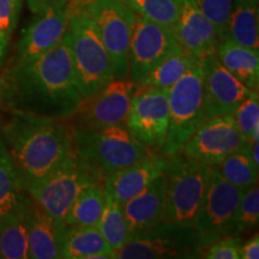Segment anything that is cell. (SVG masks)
<instances>
[{"instance_id": "cell-1", "label": "cell", "mask_w": 259, "mask_h": 259, "mask_svg": "<svg viewBox=\"0 0 259 259\" xmlns=\"http://www.w3.org/2000/svg\"><path fill=\"white\" fill-rule=\"evenodd\" d=\"M0 97L11 111L67 120L83 100L66 34L36 59L9 64L0 74Z\"/></svg>"}, {"instance_id": "cell-2", "label": "cell", "mask_w": 259, "mask_h": 259, "mask_svg": "<svg viewBox=\"0 0 259 259\" xmlns=\"http://www.w3.org/2000/svg\"><path fill=\"white\" fill-rule=\"evenodd\" d=\"M0 137L25 191L73 151L72 127L63 119L11 111Z\"/></svg>"}, {"instance_id": "cell-3", "label": "cell", "mask_w": 259, "mask_h": 259, "mask_svg": "<svg viewBox=\"0 0 259 259\" xmlns=\"http://www.w3.org/2000/svg\"><path fill=\"white\" fill-rule=\"evenodd\" d=\"M66 37L77 88L87 100L115 78L114 64L96 25L83 12H71Z\"/></svg>"}, {"instance_id": "cell-4", "label": "cell", "mask_w": 259, "mask_h": 259, "mask_svg": "<svg viewBox=\"0 0 259 259\" xmlns=\"http://www.w3.org/2000/svg\"><path fill=\"white\" fill-rule=\"evenodd\" d=\"M73 149L103 176L124 169L156 151L139 142L126 125L72 128Z\"/></svg>"}, {"instance_id": "cell-5", "label": "cell", "mask_w": 259, "mask_h": 259, "mask_svg": "<svg viewBox=\"0 0 259 259\" xmlns=\"http://www.w3.org/2000/svg\"><path fill=\"white\" fill-rule=\"evenodd\" d=\"M209 169L208 164L180 151L167 156L163 171L164 220L193 225L208 185Z\"/></svg>"}, {"instance_id": "cell-6", "label": "cell", "mask_w": 259, "mask_h": 259, "mask_svg": "<svg viewBox=\"0 0 259 259\" xmlns=\"http://www.w3.org/2000/svg\"><path fill=\"white\" fill-rule=\"evenodd\" d=\"M105 176L74 151L59 166L29 186L27 193L41 208L54 218L63 220L80 192Z\"/></svg>"}, {"instance_id": "cell-7", "label": "cell", "mask_w": 259, "mask_h": 259, "mask_svg": "<svg viewBox=\"0 0 259 259\" xmlns=\"http://www.w3.org/2000/svg\"><path fill=\"white\" fill-rule=\"evenodd\" d=\"M169 128L160 153L169 156L178 153L191 135L205 120L203 92V65L197 61L168 90Z\"/></svg>"}, {"instance_id": "cell-8", "label": "cell", "mask_w": 259, "mask_h": 259, "mask_svg": "<svg viewBox=\"0 0 259 259\" xmlns=\"http://www.w3.org/2000/svg\"><path fill=\"white\" fill-rule=\"evenodd\" d=\"M200 244L192 226L163 220L149 231L134 236L115 252L119 259H192L203 258Z\"/></svg>"}, {"instance_id": "cell-9", "label": "cell", "mask_w": 259, "mask_h": 259, "mask_svg": "<svg viewBox=\"0 0 259 259\" xmlns=\"http://www.w3.org/2000/svg\"><path fill=\"white\" fill-rule=\"evenodd\" d=\"M242 193L244 191L227 181L215 168L210 167L203 202L192 225L204 247L229 236Z\"/></svg>"}, {"instance_id": "cell-10", "label": "cell", "mask_w": 259, "mask_h": 259, "mask_svg": "<svg viewBox=\"0 0 259 259\" xmlns=\"http://www.w3.org/2000/svg\"><path fill=\"white\" fill-rule=\"evenodd\" d=\"M78 11L88 16L96 25L114 64L115 78H127L128 47L135 12L124 0H93Z\"/></svg>"}, {"instance_id": "cell-11", "label": "cell", "mask_w": 259, "mask_h": 259, "mask_svg": "<svg viewBox=\"0 0 259 259\" xmlns=\"http://www.w3.org/2000/svg\"><path fill=\"white\" fill-rule=\"evenodd\" d=\"M136 83L114 78L89 99L83 100L67 119L72 128L99 130L126 125Z\"/></svg>"}, {"instance_id": "cell-12", "label": "cell", "mask_w": 259, "mask_h": 259, "mask_svg": "<svg viewBox=\"0 0 259 259\" xmlns=\"http://www.w3.org/2000/svg\"><path fill=\"white\" fill-rule=\"evenodd\" d=\"M126 126L154 151H160L169 128L168 90L136 85Z\"/></svg>"}, {"instance_id": "cell-13", "label": "cell", "mask_w": 259, "mask_h": 259, "mask_svg": "<svg viewBox=\"0 0 259 259\" xmlns=\"http://www.w3.org/2000/svg\"><path fill=\"white\" fill-rule=\"evenodd\" d=\"M179 48L173 30L135 14L128 47V78L138 83Z\"/></svg>"}, {"instance_id": "cell-14", "label": "cell", "mask_w": 259, "mask_h": 259, "mask_svg": "<svg viewBox=\"0 0 259 259\" xmlns=\"http://www.w3.org/2000/svg\"><path fill=\"white\" fill-rule=\"evenodd\" d=\"M246 141L247 138L236 127L232 114L216 115L206 118L179 151L209 167H215Z\"/></svg>"}, {"instance_id": "cell-15", "label": "cell", "mask_w": 259, "mask_h": 259, "mask_svg": "<svg viewBox=\"0 0 259 259\" xmlns=\"http://www.w3.org/2000/svg\"><path fill=\"white\" fill-rule=\"evenodd\" d=\"M70 5L35 14L22 30L10 64H24L36 59L63 40L69 27Z\"/></svg>"}, {"instance_id": "cell-16", "label": "cell", "mask_w": 259, "mask_h": 259, "mask_svg": "<svg viewBox=\"0 0 259 259\" xmlns=\"http://www.w3.org/2000/svg\"><path fill=\"white\" fill-rule=\"evenodd\" d=\"M202 65L205 118L232 114L252 89L220 63L216 51L205 56Z\"/></svg>"}, {"instance_id": "cell-17", "label": "cell", "mask_w": 259, "mask_h": 259, "mask_svg": "<svg viewBox=\"0 0 259 259\" xmlns=\"http://www.w3.org/2000/svg\"><path fill=\"white\" fill-rule=\"evenodd\" d=\"M27 226L29 258L60 259L63 258V241L66 225L32 200L29 196L24 206Z\"/></svg>"}, {"instance_id": "cell-18", "label": "cell", "mask_w": 259, "mask_h": 259, "mask_svg": "<svg viewBox=\"0 0 259 259\" xmlns=\"http://www.w3.org/2000/svg\"><path fill=\"white\" fill-rule=\"evenodd\" d=\"M166 164L167 156L156 151L132 166L107 174L103 178L106 193L122 206L128 199L162 176Z\"/></svg>"}, {"instance_id": "cell-19", "label": "cell", "mask_w": 259, "mask_h": 259, "mask_svg": "<svg viewBox=\"0 0 259 259\" xmlns=\"http://www.w3.org/2000/svg\"><path fill=\"white\" fill-rule=\"evenodd\" d=\"M178 4L179 17L174 28L178 44L194 58L203 60L219 45L215 29L194 0H178Z\"/></svg>"}, {"instance_id": "cell-20", "label": "cell", "mask_w": 259, "mask_h": 259, "mask_svg": "<svg viewBox=\"0 0 259 259\" xmlns=\"http://www.w3.org/2000/svg\"><path fill=\"white\" fill-rule=\"evenodd\" d=\"M164 189L166 183L162 174L122 205L131 238L163 221Z\"/></svg>"}, {"instance_id": "cell-21", "label": "cell", "mask_w": 259, "mask_h": 259, "mask_svg": "<svg viewBox=\"0 0 259 259\" xmlns=\"http://www.w3.org/2000/svg\"><path fill=\"white\" fill-rule=\"evenodd\" d=\"M115 252L97 227H66L63 259H114Z\"/></svg>"}, {"instance_id": "cell-22", "label": "cell", "mask_w": 259, "mask_h": 259, "mask_svg": "<svg viewBox=\"0 0 259 259\" xmlns=\"http://www.w3.org/2000/svg\"><path fill=\"white\" fill-rule=\"evenodd\" d=\"M216 56L220 63L252 90L259 88V51L240 46L231 40L219 42Z\"/></svg>"}, {"instance_id": "cell-23", "label": "cell", "mask_w": 259, "mask_h": 259, "mask_svg": "<svg viewBox=\"0 0 259 259\" xmlns=\"http://www.w3.org/2000/svg\"><path fill=\"white\" fill-rule=\"evenodd\" d=\"M258 21L259 0H233L225 40L259 51Z\"/></svg>"}, {"instance_id": "cell-24", "label": "cell", "mask_w": 259, "mask_h": 259, "mask_svg": "<svg viewBox=\"0 0 259 259\" xmlns=\"http://www.w3.org/2000/svg\"><path fill=\"white\" fill-rule=\"evenodd\" d=\"M106 205L103 180L95 181L85 187L64 218L67 227H96Z\"/></svg>"}, {"instance_id": "cell-25", "label": "cell", "mask_w": 259, "mask_h": 259, "mask_svg": "<svg viewBox=\"0 0 259 259\" xmlns=\"http://www.w3.org/2000/svg\"><path fill=\"white\" fill-rule=\"evenodd\" d=\"M28 197L29 194L0 137V219L23 208Z\"/></svg>"}, {"instance_id": "cell-26", "label": "cell", "mask_w": 259, "mask_h": 259, "mask_svg": "<svg viewBox=\"0 0 259 259\" xmlns=\"http://www.w3.org/2000/svg\"><path fill=\"white\" fill-rule=\"evenodd\" d=\"M212 168H215L227 181L242 191L258 184L259 167L255 166L252 160L250 139Z\"/></svg>"}, {"instance_id": "cell-27", "label": "cell", "mask_w": 259, "mask_h": 259, "mask_svg": "<svg viewBox=\"0 0 259 259\" xmlns=\"http://www.w3.org/2000/svg\"><path fill=\"white\" fill-rule=\"evenodd\" d=\"M197 61L199 60L192 54L179 48L149 71L136 85L169 90Z\"/></svg>"}, {"instance_id": "cell-28", "label": "cell", "mask_w": 259, "mask_h": 259, "mask_svg": "<svg viewBox=\"0 0 259 259\" xmlns=\"http://www.w3.org/2000/svg\"><path fill=\"white\" fill-rule=\"evenodd\" d=\"M24 206L0 219V259L29 258Z\"/></svg>"}, {"instance_id": "cell-29", "label": "cell", "mask_w": 259, "mask_h": 259, "mask_svg": "<svg viewBox=\"0 0 259 259\" xmlns=\"http://www.w3.org/2000/svg\"><path fill=\"white\" fill-rule=\"evenodd\" d=\"M96 227L114 252L120 250L131 239L122 206L114 202L107 193L105 209Z\"/></svg>"}, {"instance_id": "cell-30", "label": "cell", "mask_w": 259, "mask_h": 259, "mask_svg": "<svg viewBox=\"0 0 259 259\" xmlns=\"http://www.w3.org/2000/svg\"><path fill=\"white\" fill-rule=\"evenodd\" d=\"M124 2L135 14L174 31L179 17L178 0H124Z\"/></svg>"}, {"instance_id": "cell-31", "label": "cell", "mask_w": 259, "mask_h": 259, "mask_svg": "<svg viewBox=\"0 0 259 259\" xmlns=\"http://www.w3.org/2000/svg\"><path fill=\"white\" fill-rule=\"evenodd\" d=\"M259 225V187L253 185L245 190L236 208L229 236L253 234Z\"/></svg>"}, {"instance_id": "cell-32", "label": "cell", "mask_w": 259, "mask_h": 259, "mask_svg": "<svg viewBox=\"0 0 259 259\" xmlns=\"http://www.w3.org/2000/svg\"><path fill=\"white\" fill-rule=\"evenodd\" d=\"M236 127L251 142L259 141V93L252 90L232 113Z\"/></svg>"}, {"instance_id": "cell-33", "label": "cell", "mask_w": 259, "mask_h": 259, "mask_svg": "<svg viewBox=\"0 0 259 259\" xmlns=\"http://www.w3.org/2000/svg\"><path fill=\"white\" fill-rule=\"evenodd\" d=\"M194 2L203 15L212 24L219 42L225 40L233 0H194Z\"/></svg>"}, {"instance_id": "cell-34", "label": "cell", "mask_w": 259, "mask_h": 259, "mask_svg": "<svg viewBox=\"0 0 259 259\" xmlns=\"http://www.w3.org/2000/svg\"><path fill=\"white\" fill-rule=\"evenodd\" d=\"M241 236H227L215 241L204 251L203 258L208 259H240Z\"/></svg>"}, {"instance_id": "cell-35", "label": "cell", "mask_w": 259, "mask_h": 259, "mask_svg": "<svg viewBox=\"0 0 259 259\" xmlns=\"http://www.w3.org/2000/svg\"><path fill=\"white\" fill-rule=\"evenodd\" d=\"M23 0H0V30L10 41L17 27Z\"/></svg>"}, {"instance_id": "cell-36", "label": "cell", "mask_w": 259, "mask_h": 259, "mask_svg": "<svg viewBox=\"0 0 259 259\" xmlns=\"http://www.w3.org/2000/svg\"><path fill=\"white\" fill-rule=\"evenodd\" d=\"M32 14H40L51 9L63 8L70 4L71 0H25Z\"/></svg>"}, {"instance_id": "cell-37", "label": "cell", "mask_w": 259, "mask_h": 259, "mask_svg": "<svg viewBox=\"0 0 259 259\" xmlns=\"http://www.w3.org/2000/svg\"><path fill=\"white\" fill-rule=\"evenodd\" d=\"M259 258V236L255 232L253 235L244 241L241 245L240 259H258Z\"/></svg>"}, {"instance_id": "cell-38", "label": "cell", "mask_w": 259, "mask_h": 259, "mask_svg": "<svg viewBox=\"0 0 259 259\" xmlns=\"http://www.w3.org/2000/svg\"><path fill=\"white\" fill-rule=\"evenodd\" d=\"M10 41L5 37V35L3 34V31L0 30V70H2L3 64H4L6 53H8Z\"/></svg>"}, {"instance_id": "cell-39", "label": "cell", "mask_w": 259, "mask_h": 259, "mask_svg": "<svg viewBox=\"0 0 259 259\" xmlns=\"http://www.w3.org/2000/svg\"><path fill=\"white\" fill-rule=\"evenodd\" d=\"M90 2H93V0H71L69 5L71 11H78V10L82 9L84 5H87Z\"/></svg>"}, {"instance_id": "cell-40", "label": "cell", "mask_w": 259, "mask_h": 259, "mask_svg": "<svg viewBox=\"0 0 259 259\" xmlns=\"http://www.w3.org/2000/svg\"><path fill=\"white\" fill-rule=\"evenodd\" d=\"M258 142H251V156H252V160L255 163V166L259 167V157H258V149H259V145H258Z\"/></svg>"}, {"instance_id": "cell-41", "label": "cell", "mask_w": 259, "mask_h": 259, "mask_svg": "<svg viewBox=\"0 0 259 259\" xmlns=\"http://www.w3.org/2000/svg\"><path fill=\"white\" fill-rule=\"evenodd\" d=\"M0 102H2V97H0Z\"/></svg>"}]
</instances>
